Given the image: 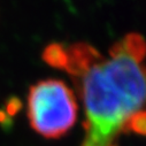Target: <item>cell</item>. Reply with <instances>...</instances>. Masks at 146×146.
<instances>
[{
    "mask_svg": "<svg viewBox=\"0 0 146 146\" xmlns=\"http://www.w3.org/2000/svg\"><path fill=\"white\" fill-rule=\"evenodd\" d=\"M42 59L53 68L66 70L68 64L67 47L60 43H51L43 50Z\"/></svg>",
    "mask_w": 146,
    "mask_h": 146,
    "instance_id": "5",
    "label": "cell"
},
{
    "mask_svg": "<svg viewBox=\"0 0 146 146\" xmlns=\"http://www.w3.org/2000/svg\"><path fill=\"white\" fill-rule=\"evenodd\" d=\"M11 123H12L11 117L5 113V111L0 109V124L3 127H7V125H11Z\"/></svg>",
    "mask_w": 146,
    "mask_h": 146,
    "instance_id": "8",
    "label": "cell"
},
{
    "mask_svg": "<svg viewBox=\"0 0 146 146\" xmlns=\"http://www.w3.org/2000/svg\"><path fill=\"white\" fill-rule=\"evenodd\" d=\"M111 52L122 53L132 60L140 62L146 58V40L141 35L130 32L125 35L122 39L116 42L111 48Z\"/></svg>",
    "mask_w": 146,
    "mask_h": 146,
    "instance_id": "4",
    "label": "cell"
},
{
    "mask_svg": "<svg viewBox=\"0 0 146 146\" xmlns=\"http://www.w3.org/2000/svg\"><path fill=\"white\" fill-rule=\"evenodd\" d=\"M128 131L146 136V111H138L128 117L123 127V132Z\"/></svg>",
    "mask_w": 146,
    "mask_h": 146,
    "instance_id": "6",
    "label": "cell"
},
{
    "mask_svg": "<svg viewBox=\"0 0 146 146\" xmlns=\"http://www.w3.org/2000/svg\"><path fill=\"white\" fill-rule=\"evenodd\" d=\"M68 52V64L66 71L76 80L82 76L86 70L104 58V55L91 44L78 42L67 46Z\"/></svg>",
    "mask_w": 146,
    "mask_h": 146,
    "instance_id": "3",
    "label": "cell"
},
{
    "mask_svg": "<svg viewBox=\"0 0 146 146\" xmlns=\"http://www.w3.org/2000/svg\"><path fill=\"white\" fill-rule=\"evenodd\" d=\"M22 108V101L16 98V97H11L7 102H6V108H5V113L12 117L14 115H16Z\"/></svg>",
    "mask_w": 146,
    "mask_h": 146,
    "instance_id": "7",
    "label": "cell"
},
{
    "mask_svg": "<svg viewBox=\"0 0 146 146\" xmlns=\"http://www.w3.org/2000/svg\"><path fill=\"white\" fill-rule=\"evenodd\" d=\"M72 81L85 108L83 146L112 145L128 117L146 111V66L122 53L109 51Z\"/></svg>",
    "mask_w": 146,
    "mask_h": 146,
    "instance_id": "1",
    "label": "cell"
},
{
    "mask_svg": "<svg viewBox=\"0 0 146 146\" xmlns=\"http://www.w3.org/2000/svg\"><path fill=\"white\" fill-rule=\"evenodd\" d=\"M76 97L63 81L47 78L31 85L28 93V119L31 128L45 138H59L77 120Z\"/></svg>",
    "mask_w": 146,
    "mask_h": 146,
    "instance_id": "2",
    "label": "cell"
}]
</instances>
